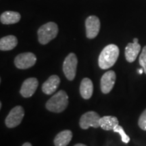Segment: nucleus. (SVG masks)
Instances as JSON below:
<instances>
[{"instance_id":"1","label":"nucleus","mask_w":146,"mask_h":146,"mask_svg":"<svg viewBox=\"0 0 146 146\" xmlns=\"http://www.w3.org/2000/svg\"><path fill=\"white\" fill-rule=\"evenodd\" d=\"M119 56V48L117 45L110 44L106 46L100 53L98 64L100 68L106 70L113 66Z\"/></svg>"},{"instance_id":"2","label":"nucleus","mask_w":146,"mask_h":146,"mask_svg":"<svg viewBox=\"0 0 146 146\" xmlns=\"http://www.w3.org/2000/svg\"><path fill=\"white\" fill-rule=\"evenodd\" d=\"M68 104V95L64 90H60L47 102L45 107L50 112L60 113L66 110Z\"/></svg>"},{"instance_id":"3","label":"nucleus","mask_w":146,"mask_h":146,"mask_svg":"<svg viewBox=\"0 0 146 146\" xmlns=\"http://www.w3.org/2000/svg\"><path fill=\"white\" fill-rule=\"evenodd\" d=\"M58 33V25L53 22L47 23L39 29L38 39L42 45H45L56 37Z\"/></svg>"},{"instance_id":"4","label":"nucleus","mask_w":146,"mask_h":146,"mask_svg":"<svg viewBox=\"0 0 146 146\" xmlns=\"http://www.w3.org/2000/svg\"><path fill=\"white\" fill-rule=\"evenodd\" d=\"M77 64V57L73 53L69 54L65 58L63 63V71L66 77L69 81H72L75 78Z\"/></svg>"},{"instance_id":"5","label":"nucleus","mask_w":146,"mask_h":146,"mask_svg":"<svg viewBox=\"0 0 146 146\" xmlns=\"http://www.w3.org/2000/svg\"><path fill=\"white\" fill-rule=\"evenodd\" d=\"M25 116V110L21 106H17L10 110L6 118L5 123L7 127L14 128L21 123Z\"/></svg>"},{"instance_id":"6","label":"nucleus","mask_w":146,"mask_h":146,"mask_svg":"<svg viewBox=\"0 0 146 146\" xmlns=\"http://www.w3.org/2000/svg\"><path fill=\"white\" fill-rule=\"evenodd\" d=\"M100 115L97 112L94 111L87 112L82 115L80 118V127L83 129H87L91 127L96 129L100 127Z\"/></svg>"},{"instance_id":"7","label":"nucleus","mask_w":146,"mask_h":146,"mask_svg":"<svg viewBox=\"0 0 146 146\" xmlns=\"http://www.w3.org/2000/svg\"><path fill=\"white\" fill-rule=\"evenodd\" d=\"M36 58L31 52L23 53L18 55L14 59V64L19 69H27L35 64Z\"/></svg>"},{"instance_id":"8","label":"nucleus","mask_w":146,"mask_h":146,"mask_svg":"<svg viewBox=\"0 0 146 146\" xmlns=\"http://www.w3.org/2000/svg\"><path fill=\"white\" fill-rule=\"evenodd\" d=\"M100 19L96 16H90L85 21L86 36L89 39L96 37L100 30Z\"/></svg>"},{"instance_id":"9","label":"nucleus","mask_w":146,"mask_h":146,"mask_svg":"<svg viewBox=\"0 0 146 146\" xmlns=\"http://www.w3.org/2000/svg\"><path fill=\"white\" fill-rule=\"evenodd\" d=\"M116 73L114 71L110 70L104 74L100 81V87L103 94H109L114 87L116 81Z\"/></svg>"},{"instance_id":"10","label":"nucleus","mask_w":146,"mask_h":146,"mask_svg":"<svg viewBox=\"0 0 146 146\" xmlns=\"http://www.w3.org/2000/svg\"><path fill=\"white\" fill-rule=\"evenodd\" d=\"M39 85V82L36 78H29L23 82L20 90L21 96L24 98H30L35 94Z\"/></svg>"},{"instance_id":"11","label":"nucleus","mask_w":146,"mask_h":146,"mask_svg":"<svg viewBox=\"0 0 146 146\" xmlns=\"http://www.w3.org/2000/svg\"><path fill=\"white\" fill-rule=\"evenodd\" d=\"M60 83V78L57 75H52L42 85V91L44 94L51 95L57 90Z\"/></svg>"},{"instance_id":"12","label":"nucleus","mask_w":146,"mask_h":146,"mask_svg":"<svg viewBox=\"0 0 146 146\" xmlns=\"http://www.w3.org/2000/svg\"><path fill=\"white\" fill-rule=\"evenodd\" d=\"M141 50V45L138 43H128L125 48V58L129 62H133Z\"/></svg>"},{"instance_id":"13","label":"nucleus","mask_w":146,"mask_h":146,"mask_svg":"<svg viewBox=\"0 0 146 146\" xmlns=\"http://www.w3.org/2000/svg\"><path fill=\"white\" fill-rule=\"evenodd\" d=\"M93 92H94L93 82L89 78H84L80 85V94L82 98L85 100H88L91 98Z\"/></svg>"},{"instance_id":"14","label":"nucleus","mask_w":146,"mask_h":146,"mask_svg":"<svg viewBox=\"0 0 146 146\" xmlns=\"http://www.w3.org/2000/svg\"><path fill=\"white\" fill-rule=\"evenodd\" d=\"M100 127L105 131H113L114 128L119 125L118 118L112 116H105L100 118Z\"/></svg>"},{"instance_id":"15","label":"nucleus","mask_w":146,"mask_h":146,"mask_svg":"<svg viewBox=\"0 0 146 146\" xmlns=\"http://www.w3.org/2000/svg\"><path fill=\"white\" fill-rule=\"evenodd\" d=\"M72 138V133L70 130H64L60 132L54 139L55 146H66Z\"/></svg>"},{"instance_id":"16","label":"nucleus","mask_w":146,"mask_h":146,"mask_svg":"<svg viewBox=\"0 0 146 146\" xmlns=\"http://www.w3.org/2000/svg\"><path fill=\"white\" fill-rule=\"evenodd\" d=\"M21 16L18 12H12V11H6L1 14L0 17L1 23L3 25H12L19 22Z\"/></svg>"},{"instance_id":"17","label":"nucleus","mask_w":146,"mask_h":146,"mask_svg":"<svg viewBox=\"0 0 146 146\" xmlns=\"http://www.w3.org/2000/svg\"><path fill=\"white\" fill-rule=\"evenodd\" d=\"M18 44V39L15 36L8 35L0 39V50L1 51L12 50Z\"/></svg>"},{"instance_id":"18","label":"nucleus","mask_w":146,"mask_h":146,"mask_svg":"<svg viewBox=\"0 0 146 146\" xmlns=\"http://www.w3.org/2000/svg\"><path fill=\"white\" fill-rule=\"evenodd\" d=\"M113 131L115 133H119L120 137H121L122 141H123L124 143H128L129 142V141H130V138H129V137L128 136L127 134H126L125 131H124L123 127H121V126L118 125L117 127H116L114 128V129L113 130Z\"/></svg>"},{"instance_id":"19","label":"nucleus","mask_w":146,"mask_h":146,"mask_svg":"<svg viewBox=\"0 0 146 146\" xmlns=\"http://www.w3.org/2000/svg\"><path fill=\"white\" fill-rule=\"evenodd\" d=\"M139 64L143 68L144 72L146 74V46L143 48L141 54L139 56Z\"/></svg>"},{"instance_id":"20","label":"nucleus","mask_w":146,"mask_h":146,"mask_svg":"<svg viewBox=\"0 0 146 146\" xmlns=\"http://www.w3.org/2000/svg\"><path fill=\"white\" fill-rule=\"evenodd\" d=\"M138 125L142 130L146 131V109L142 112L138 120Z\"/></svg>"},{"instance_id":"21","label":"nucleus","mask_w":146,"mask_h":146,"mask_svg":"<svg viewBox=\"0 0 146 146\" xmlns=\"http://www.w3.org/2000/svg\"><path fill=\"white\" fill-rule=\"evenodd\" d=\"M137 71H138L139 74H141L142 73H143V72H144V70H143V68H141L139 69V70H138Z\"/></svg>"},{"instance_id":"22","label":"nucleus","mask_w":146,"mask_h":146,"mask_svg":"<svg viewBox=\"0 0 146 146\" xmlns=\"http://www.w3.org/2000/svg\"><path fill=\"white\" fill-rule=\"evenodd\" d=\"M22 146H32V145L30 143H28V142H27V143H24Z\"/></svg>"},{"instance_id":"23","label":"nucleus","mask_w":146,"mask_h":146,"mask_svg":"<svg viewBox=\"0 0 146 146\" xmlns=\"http://www.w3.org/2000/svg\"><path fill=\"white\" fill-rule=\"evenodd\" d=\"M74 146H87V145H84V144H82V143H78V144H76Z\"/></svg>"},{"instance_id":"24","label":"nucleus","mask_w":146,"mask_h":146,"mask_svg":"<svg viewBox=\"0 0 146 146\" xmlns=\"http://www.w3.org/2000/svg\"><path fill=\"white\" fill-rule=\"evenodd\" d=\"M138 39L137 38H135V39H133V42H134V43H138Z\"/></svg>"},{"instance_id":"25","label":"nucleus","mask_w":146,"mask_h":146,"mask_svg":"<svg viewBox=\"0 0 146 146\" xmlns=\"http://www.w3.org/2000/svg\"><path fill=\"white\" fill-rule=\"evenodd\" d=\"M1 106H2V103L1 102V103H0V108H1Z\"/></svg>"}]
</instances>
